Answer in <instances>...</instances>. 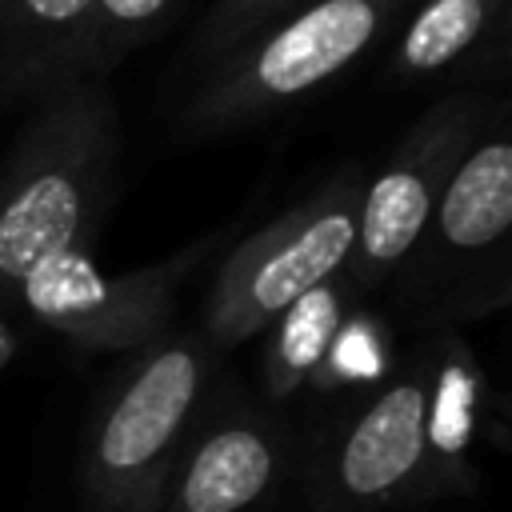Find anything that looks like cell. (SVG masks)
<instances>
[{"label":"cell","mask_w":512,"mask_h":512,"mask_svg":"<svg viewBox=\"0 0 512 512\" xmlns=\"http://www.w3.org/2000/svg\"><path fill=\"white\" fill-rule=\"evenodd\" d=\"M324 404L296 432L300 512H412L476 488L492 392L452 324H428L388 376Z\"/></svg>","instance_id":"1"},{"label":"cell","mask_w":512,"mask_h":512,"mask_svg":"<svg viewBox=\"0 0 512 512\" xmlns=\"http://www.w3.org/2000/svg\"><path fill=\"white\" fill-rule=\"evenodd\" d=\"M120 184V116L104 80L28 104L0 164V304L48 260L88 252Z\"/></svg>","instance_id":"2"},{"label":"cell","mask_w":512,"mask_h":512,"mask_svg":"<svg viewBox=\"0 0 512 512\" xmlns=\"http://www.w3.org/2000/svg\"><path fill=\"white\" fill-rule=\"evenodd\" d=\"M220 364L224 352L200 328L128 352L84 420L76 468L84 512H156L212 404Z\"/></svg>","instance_id":"3"},{"label":"cell","mask_w":512,"mask_h":512,"mask_svg":"<svg viewBox=\"0 0 512 512\" xmlns=\"http://www.w3.org/2000/svg\"><path fill=\"white\" fill-rule=\"evenodd\" d=\"M412 0H300L200 76L180 108L196 140L264 124L364 60Z\"/></svg>","instance_id":"4"},{"label":"cell","mask_w":512,"mask_h":512,"mask_svg":"<svg viewBox=\"0 0 512 512\" xmlns=\"http://www.w3.org/2000/svg\"><path fill=\"white\" fill-rule=\"evenodd\" d=\"M364 172L360 160L332 168L296 204L224 248L196 324L220 352L260 336L304 292L348 268Z\"/></svg>","instance_id":"5"},{"label":"cell","mask_w":512,"mask_h":512,"mask_svg":"<svg viewBox=\"0 0 512 512\" xmlns=\"http://www.w3.org/2000/svg\"><path fill=\"white\" fill-rule=\"evenodd\" d=\"M508 228H512V124L508 100L484 120L460 156L404 280L428 308V324H460L508 304Z\"/></svg>","instance_id":"6"},{"label":"cell","mask_w":512,"mask_h":512,"mask_svg":"<svg viewBox=\"0 0 512 512\" xmlns=\"http://www.w3.org/2000/svg\"><path fill=\"white\" fill-rule=\"evenodd\" d=\"M504 100L508 96L500 88H456L440 96L404 128L392 152L372 172H364L356 244L344 268V280L360 300L404 272L460 156Z\"/></svg>","instance_id":"7"},{"label":"cell","mask_w":512,"mask_h":512,"mask_svg":"<svg viewBox=\"0 0 512 512\" xmlns=\"http://www.w3.org/2000/svg\"><path fill=\"white\" fill-rule=\"evenodd\" d=\"M240 236V224H220L168 256L108 272L92 264L88 252L56 256L40 264L12 296L36 324L56 332L60 340L84 348V352H136L168 332L176 300L184 284L224 256V248Z\"/></svg>","instance_id":"8"},{"label":"cell","mask_w":512,"mask_h":512,"mask_svg":"<svg viewBox=\"0 0 512 512\" xmlns=\"http://www.w3.org/2000/svg\"><path fill=\"white\" fill-rule=\"evenodd\" d=\"M296 496V428L240 380L220 376L212 404L156 512H288Z\"/></svg>","instance_id":"9"},{"label":"cell","mask_w":512,"mask_h":512,"mask_svg":"<svg viewBox=\"0 0 512 512\" xmlns=\"http://www.w3.org/2000/svg\"><path fill=\"white\" fill-rule=\"evenodd\" d=\"M96 0H8L0 12V108L72 84Z\"/></svg>","instance_id":"10"},{"label":"cell","mask_w":512,"mask_h":512,"mask_svg":"<svg viewBox=\"0 0 512 512\" xmlns=\"http://www.w3.org/2000/svg\"><path fill=\"white\" fill-rule=\"evenodd\" d=\"M356 304H360V296L352 292V284L340 272V276L316 284L312 292H304L288 312H280L260 332L264 352H260L256 396L272 408H288V400H296L308 388L332 336L340 332V324L348 320V312Z\"/></svg>","instance_id":"11"},{"label":"cell","mask_w":512,"mask_h":512,"mask_svg":"<svg viewBox=\"0 0 512 512\" xmlns=\"http://www.w3.org/2000/svg\"><path fill=\"white\" fill-rule=\"evenodd\" d=\"M504 8L508 0H412L392 28V80L420 84L456 68L504 24Z\"/></svg>","instance_id":"12"},{"label":"cell","mask_w":512,"mask_h":512,"mask_svg":"<svg viewBox=\"0 0 512 512\" xmlns=\"http://www.w3.org/2000/svg\"><path fill=\"white\" fill-rule=\"evenodd\" d=\"M188 0H96L84 44L72 60V80H104L124 56L164 32Z\"/></svg>","instance_id":"13"},{"label":"cell","mask_w":512,"mask_h":512,"mask_svg":"<svg viewBox=\"0 0 512 512\" xmlns=\"http://www.w3.org/2000/svg\"><path fill=\"white\" fill-rule=\"evenodd\" d=\"M392 364H396V356H392L388 324L376 312L356 304L348 312V320L340 324V332L332 336V344L304 392H312L320 400H336V396L372 388L380 376H388Z\"/></svg>","instance_id":"14"},{"label":"cell","mask_w":512,"mask_h":512,"mask_svg":"<svg viewBox=\"0 0 512 512\" xmlns=\"http://www.w3.org/2000/svg\"><path fill=\"white\" fill-rule=\"evenodd\" d=\"M296 4L300 0H212L188 40L192 68H200V76H204L224 56H232L240 44H248L260 28H268L272 20L292 12Z\"/></svg>","instance_id":"15"},{"label":"cell","mask_w":512,"mask_h":512,"mask_svg":"<svg viewBox=\"0 0 512 512\" xmlns=\"http://www.w3.org/2000/svg\"><path fill=\"white\" fill-rule=\"evenodd\" d=\"M0 336H4V328H0ZM0 360H4V344H0Z\"/></svg>","instance_id":"16"},{"label":"cell","mask_w":512,"mask_h":512,"mask_svg":"<svg viewBox=\"0 0 512 512\" xmlns=\"http://www.w3.org/2000/svg\"><path fill=\"white\" fill-rule=\"evenodd\" d=\"M4 4H8V0H0V12H4Z\"/></svg>","instance_id":"17"}]
</instances>
